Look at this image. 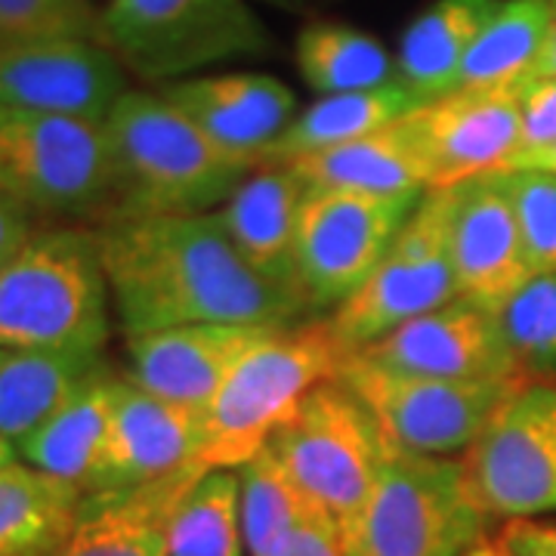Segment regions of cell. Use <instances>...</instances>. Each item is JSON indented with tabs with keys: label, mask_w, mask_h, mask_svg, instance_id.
I'll return each instance as SVG.
<instances>
[{
	"label": "cell",
	"mask_w": 556,
	"mask_h": 556,
	"mask_svg": "<svg viewBox=\"0 0 556 556\" xmlns=\"http://www.w3.org/2000/svg\"><path fill=\"white\" fill-rule=\"evenodd\" d=\"M124 338L182 325H294L298 300L257 276L211 214L124 217L97 226Z\"/></svg>",
	"instance_id": "obj_1"
},
{
	"label": "cell",
	"mask_w": 556,
	"mask_h": 556,
	"mask_svg": "<svg viewBox=\"0 0 556 556\" xmlns=\"http://www.w3.org/2000/svg\"><path fill=\"white\" fill-rule=\"evenodd\" d=\"M105 130L115 159V211L109 219L211 214L251 174L161 90H127L105 118Z\"/></svg>",
	"instance_id": "obj_2"
},
{
	"label": "cell",
	"mask_w": 556,
	"mask_h": 556,
	"mask_svg": "<svg viewBox=\"0 0 556 556\" xmlns=\"http://www.w3.org/2000/svg\"><path fill=\"white\" fill-rule=\"evenodd\" d=\"M112 338V291L97 229L40 226L0 263V346L102 353Z\"/></svg>",
	"instance_id": "obj_3"
},
{
	"label": "cell",
	"mask_w": 556,
	"mask_h": 556,
	"mask_svg": "<svg viewBox=\"0 0 556 556\" xmlns=\"http://www.w3.org/2000/svg\"><path fill=\"white\" fill-rule=\"evenodd\" d=\"M346 350L328 318L273 328L223 380L199 420L195 460L207 470H236L263 452L303 396L334 378Z\"/></svg>",
	"instance_id": "obj_4"
},
{
	"label": "cell",
	"mask_w": 556,
	"mask_h": 556,
	"mask_svg": "<svg viewBox=\"0 0 556 556\" xmlns=\"http://www.w3.org/2000/svg\"><path fill=\"white\" fill-rule=\"evenodd\" d=\"M485 526L460 457L415 455L387 442L378 479L340 538L346 556H464Z\"/></svg>",
	"instance_id": "obj_5"
},
{
	"label": "cell",
	"mask_w": 556,
	"mask_h": 556,
	"mask_svg": "<svg viewBox=\"0 0 556 556\" xmlns=\"http://www.w3.org/2000/svg\"><path fill=\"white\" fill-rule=\"evenodd\" d=\"M0 189L43 226H102L115 211L105 124L0 109Z\"/></svg>",
	"instance_id": "obj_6"
},
{
	"label": "cell",
	"mask_w": 556,
	"mask_h": 556,
	"mask_svg": "<svg viewBox=\"0 0 556 556\" xmlns=\"http://www.w3.org/2000/svg\"><path fill=\"white\" fill-rule=\"evenodd\" d=\"M100 40L127 75L159 87L219 62L266 56L273 47L248 0H109Z\"/></svg>",
	"instance_id": "obj_7"
},
{
	"label": "cell",
	"mask_w": 556,
	"mask_h": 556,
	"mask_svg": "<svg viewBox=\"0 0 556 556\" xmlns=\"http://www.w3.org/2000/svg\"><path fill=\"white\" fill-rule=\"evenodd\" d=\"M269 448L309 504L343 532L378 479L387 439L368 405L334 375L303 396Z\"/></svg>",
	"instance_id": "obj_8"
},
{
	"label": "cell",
	"mask_w": 556,
	"mask_h": 556,
	"mask_svg": "<svg viewBox=\"0 0 556 556\" xmlns=\"http://www.w3.org/2000/svg\"><path fill=\"white\" fill-rule=\"evenodd\" d=\"M448 229L452 189H427L375 273L328 313V325L346 356L457 298Z\"/></svg>",
	"instance_id": "obj_9"
},
{
	"label": "cell",
	"mask_w": 556,
	"mask_h": 556,
	"mask_svg": "<svg viewBox=\"0 0 556 556\" xmlns=\"http://www.w3.org/2000/svg\"><path fill=\"white\" fill-rule=\"evenodd\" d=\"M467 485L489 519L556 510V378H522L477 442L460 455Z\"/></svg>",
	"instance_id": "obj_10"
},
{
	"label": "cell",
	"mask_w": 556,
	"mask_h": 556,
	"mask_svg": "<svg viewBox=\"0 0 556 556\" xmlns=\"http://www.w3.org/2000/svg\"><path fill=\"white\" fill-rule=\"evenodd\" d=\"M338 378L368 405L390 445L437 457L464 455L522 380L417 378L383 371L358 356L340 362Z\"/></svg>",
	"instance_id": "obj_11"
},
{
	"label": "cell",
	"mask_w": 556,
	"mask_h": 556,
	"mask_svg": "<svg viewBox=\"0 0 556 556\" xmlns=\"http://www.w3.org/2000/svg\"><path fill=\"white\" fill-rule=\"evenodd\" d=\"M420 195L309 189L300 211L298 278L306 313H334L393 244Z\"/></svg>",
	"instance_id": "obj_12"
},
{
	"label": "cell",
	"mask_w": 556,
	"mask_h": 556,
	"mask_svg": "<svg viewBox=\"0 0 556 556\" xmlns=\"http://www.w3.org/2000/svg\"><path fill=\"white\" fill-rule=\"evenodd\" d=\"M127 68L97 38H0V109L105 124L127 93Z\"/></svg>",
	"instance_id": "obj_13"
},
{
	"label": "cell",
	"mask_w": 556,
	"mask_h": 556,
	"mask_svg": "<svg viewBox=\"0 0 556 556\" xmlns=\"http://www.w3.org/2000/svg\"><path fill=\"white\" fill-rule=\"evenodd\" d=\"M430 189L504 170L522 142L519 90L457 87L408 115Z\"/></svg>",
	"instance_id": "obj_14"
},
{
	"label": "cell",
	"mask_w": 556,
	"mask_h": 556,
	"mask_svg": "<svg viewBox=\"0 0 556 556\" xmlns=\"http://www.w3.org/2000/svg\"><path fill=\"white\" fill-rule=\"evenodd\" d=\"M350 356L378 365L383 371L417 375V378H522L497 334L492 309H482L460 298L399 325L390 334Z\"/></svg>",
	"instance_id": "obj_15"
},
{
	"label": "cell",
	"mask_w": 556,
	"mask_h": 556,
	"mask_svg": "<svg viewBox=\"0 0 556 556\" xmlns=\"http://www.w3.org/2000/svg\"><path fill=\"white\" fill-rule=\"evenodd\" d=\"M199 420L201 412L155 396L124 375L112 427L84 495L134 492L199 464Z\"/></svg>",
	"instance_id": "obj_16"
},
{
	"label": "cell",
	"mask_w": 556,
	"mask_h": 556,
	"mask_svg": "<svg viewBox=\"0 0 556 556\" xmlns=\"http://www.w3.org/2000/svg\"><path fill=\"white\" fill-rule=\"evenodd\" d=\"M448 251L457 298L492 313L532 276V263L526 257L517 214L501 174L452 186Z\"/></svg>",
	"instance_id": "obj_17"
},
{
	"label": "cell",
	"mask_w": 556,
	"mask_h": 556,
	"mask_svg": "<svg viewBox=\"0 0 556 556\" xmlns=\"http://www.w3.org/2000/svg\"><path fill=\"white\" fill-rule=\"evenodd\" d=\"M161 93L229 159L257 167L298 115V97L273 75H201L161 84Z\"/></svg>",
	"instance_id": "obj_18"
},
{
	"label": "cell",
	"mask_w": 556,
	"mask_h": 556,
	"mask_svg": "<svg viewBox=\"0 0 556 556\" xmlns=\"http://www.w3.org/2000/svg\"><path fill=\"white\" fill-rule=\"evenodd\" d=\"M285 325H182L127 338V380L204 412L241 356Z\"/></svg>",
	"instance_id": "obj_19"
},
{
	"label": "cell",
	"mask_w": 556,
	"mask_h": 556,
	"mask_svg": "<svg viewBox=\"0 0 556 556\" xmlns=\"http://www.w3.org/2000/svg\"><path fill=\"white\" fill-rule=\"evenodd\" d=\"M306 192L309 186L294 167L260 164L214 211L241 260L278 291L298 300L303 313L306 303L300 298L298 232Z\"/></svg>",
	"instance_id": "obj_20"
},
{
	"label": "cell",
	"mask_w": 556,
	"mask_h": 556,
	"mask_svg": "<svg viewBox=\"0 0 556 556\" xmlns=\"http://www.w3.org/2000/svg\"><path fill=\"white\" fill-rule=\"evenodd\" d=\"M204 470L189 464L134 492L84 495L72 532L50 556H167L174 510Z\"/></svg>",
	"instance_id": "obj_21"
},
{
	"label": "cell",
	"mask_w": 556,
	"mask_h": 556,
	"mask_svg": "<svg viewBox=\"0 0 556 556\" xmlns=\"http://www.w3.org/2000/svg\"><path fill=\"white\" fill-rule=\"evenodd\" d=\"M121 380L124 375L112 365L84 380L31 437H25L16 445L22 464L35 467L47 477L72 482L84 492V482L90 477L112 427Z\"/></svg>",
	"instance_id": "obj_22"
},
{
	"label": "cell",
	"mask_w": 556,
	"mask_h": 556,
	"mask_svg": "<svg viewBox=\"0 0 556 556\" xmlns=\"http://www.w3.org/2000/svg\"><path fill=\"white\" fill-rule=\"evenodd\" d=\"M405 118L378 134L288 161V167H294L309 189H343L362 195H424L430 189L427 167Z\"/></svg>",
	"instance_id": "obj_23"
},
{
	"label": "cell",
	"mask_w": 556,
	"mask_h": 556,
	"mask_svg": "<svg viewBox=\"0 0 556 556\" xmlns=\"http://www.w3.org/2000/svg\"><path fill=\"white\" fill-rule=\"evenodd\" d=\"M424 100L402 80L383 84L375 90L318 97L313 105H306L294 115L288 130L266 149L260 164H288V161L306 159L343 142L368 137V134H378L405 115H412Z\"/></svg>",
	"instance_id": "obj_24"
},
{
	"label": "cell",
	"mask_w": 556,
	"mask_h": 556,
	"mask_svg": "<svg viewBox=\"0 0 556 556\" xmlns=\"http://www.w3.org/2000/svg\"><path fill=\"white\" fill-rule=\"evenodd\" d=\"M497 0H437L417 16L399 43V80L424 102L457 90L464 60Z\"/></svg>",
	"instance_id": "obj_25"
},
{
	"label": "cell",
	"mask_w": 556,
	"mask_h": 556,
	"mask_svg": "<svg viewBox=\"0 0 556 556\" xmlns=\"http://www.w3.org/2000/svg\"><path fill=\"white\" fill-rule=\"evenodd\" d=\"M105 365L102 353L0 346V433L20 445Z\"/></svg>",
	"instance_id": "obj_26"
},
{
	"label": "cell",
	"mask_w": 556,
	"mask_h": 556,
	"mask_svg": "<svg viewBox=\"0 0 556 556\" xmlns=\"http://www.w3.org/2000/svg\"><path fill=\"white\" fill-rule=\"evenodd\" d=\"M84 492L28 464L0 473V556H50L72 532Z\"/></svg>",
	"instance_id": "obj_27"
},
{
	"label": "cell",
	"mask_w": 556,
	"mask_h": 556,
	"mask_svg": "<svg viewBox=\"0 0 556 556\" xmlns=\"http://www.w3.org/2000/svg\"><path fill=\"white\" fill-rule=\"evenodd\" d=\"M554 10V0H497L464 60L457 87L519 90L532 78Z\"/></svg>",
	"instance_id": "obj_28"
},
{
	"label": "cell",
	"mask_w": 556,
	"mask_h": 556,
	"mask_svg": "<svg viewBox=\"0 0 556 556\" xmlns=\"http://www.w3.org/2000/svg\"><path fill=\"white\" fill-rule=\"evenodd\" d=\"M298 68L318 97L375 90L399 80L396 60L378 38L338 22H313L300 31Z\"/></svg>",
	"instance_id": "obj_29"
},
{
	"label": "cell",
	"mask_w": 556,
	"mask_h": 556,
	"mask_svg": "<svg viewBox=\"0 0 556 556\" xmlns=\"http://www.w3.org/2000/svg\"><path fill=\"white\" fill-rule=\"evenodd\" d=\"M236 473H239L244 551L251 556H266L298 526L309 519H325L309 504V497L300 492L298 482L291 479L269 445L236 467Z\"/></svg>",
	"instance_id": "obj_30"
},
{
	"label": "cell",
	"mask_w": 556,
	"mask_h": 556,
	"mask_svg": "<svg viewBox=\"0 0 556 556\" xmlns=\"http://www.w3.org/2000/svg\"><path fill=\"white\" fill-rule=\"evenodd\" d=\"M167 556H244L236 470H204L182 495L170 519Z\"/></svg>",
	"instance_id": "obj_31"
},
{
	"label": "cell",
	"mask_w": 556,
	"mask_h": 556,
	"mask_svg": "<svg viewBox=\"0 0 556 556\" xmlns=\"http://www.w3.org/2000/svg\"><path fill=\"white\" fill-rule=\"evenodd\" d=\"M492 316L522 378H556V273H532Z\"/></svg>",
	"instance_id": "obj_32"
},
{
	"label": "cell",
	"mask_w": 556,
	"mask_h": 556,
	"mask_svg": "<svg viewBox=\"0 0 556 556\" xmlns=\"http://www.w3.org/2000/svg\"><path fill=\"white\" fill-rule=\"evenodd\" d=\"M517 214L519 236L532 273H556V174L497 170Z\"/></svg>",
	"instance_id": "obj_33"
},
{
	"label": "cell",
	"mask_w": 556,
	"mask_h": 556,
	"mask_svg": "<svg viewBox=\"0 0 556 556\" xmlns=\"http://www.w3.org/2000/svg\"><path fill=\"white\" fill-rule=\"evenodd\" d=\"M20 35L100 40V10L90 0H0V38Z\"/></svg>",
	"instance_id": "obj_34"
},
{
	"label": "cell",
	"mask_w": 556,
	"mask_h": 556,
	"mask_svg": "<svg viewBox=\"0 0 556 556\" xmlns=\"http://www.w3.org/2000/svg\"><path fill=\"white\" fill-rule=\"evenodd\" d=\"M519 118H522V142L519 152H538L556 142V78L526 80L519 87ZM514 155V159H517Z\"/></svg>",
	"instance_id": "obj_35"
},
{
	"label": "cell",
	"mask_w": 556,
	"mask_h": 556,
	"mask_svg": "<svg viewBox=\"0 0 556 556\" xmlns=\"http://www.w3.org/2000/svg\"><path fill=\"white\" fill-rule=\"evenodd\" d=\"M266 556H346L340 529L328 519H309L278 541Z\"/></svg>",
	"instance_id": "obj_36"
},
{
	"label": "cell",
	"mask_w": 556,
	"mask_h": 556,
	"mask_svg": "<svg viewBox=\"0 0 556 556\" xmlns=\"http://www.w3.org/2000/svg\"><path fill=\"white\" fill-rule=\"evenodd\" d=\"M497 541L507 556H556V522L510 519L504 522Z\"/></svg>",
	"instance_id": "obj_37"
},
{
	"label": "cell",
	"mask_w": 556,
	"mask_h": 556,
	"mask_svg": "<svg viewBox=\"0 0 556 556\" xmlns=\"http://www.w3.org/2000/svg\"><path fill=\"white\" fill-rule=\"evenodd\" d=\"M40 226L43 223L22 201L13 199L7 189H0V263L13 257Z\"/></svg>",
	"instance_id": "obj_38"
},
{
	"label": "cell",
	"mask_w": 556,
	"mask_h": 556,
	"mask_svg": "<svg viewBox=\"0 0 556 556\" xmlns=\"http://www.w3.org/2000/svg\"><path fill=\"white\" fill-rule=\"evenodd\" d=\"M504 170H554L556 174V142L538 152H522Z\"/></svg>",
	"instance_id": "obj_39"
},
{
	"label": "cell",
	"mask_w": 556,
	"mask_h": 556,
	"mask_svg": "<svg viewBox=\"0 0 556 556\" xmlns=\"http://www.w3.org/2000/svg\"><path fill=\"white\" fill-rule=\"evenodd\" d=\"M556 78V10H554V22H551V31H547V40L541 47V56H538L535 68H532V78Z\"/></svg>",
	"instance_id": "obj_40"
},
{
	"label": "cell",
	"mask_w": 556,
	"mask_h": 556,
	"mask_svg": "<svg viewBox=\"0 0 556 556\" xmlns=\"http://www.w3.org/2000/svg\"><path fill=\"white\" fill-rule=\"evenodd\" d=\"M20 448H16V442H10V439L0 433V473L3 470H10V467H16L20 464Z\"/></svg>",
	"instance_id": "obj_41"
},
{
	"label": "cell",
	"mask_w": 556,
	"mask_h": 556,
	"mask_svg": "<svg viewBox=\"0 0 556 556\" xmlns=\"http://www.w3.org/2000/svg\"><path fill=\"white\" fill-rule=\"evenodd\" d=\"M464 556H507L504 554V547H501V541H489V538H482V541H479V544H473V547H470V551H467V554Z\"/></svg>",
	"instance_id": "obj_42"
},
{
	"label": "cell",
	"mask_w": 556,
	"mask_h": 556,
	"mask_svg": "<svg viewBox=\"0 0 556 556\" xmlns=\"http://www.w3.org/2000/svg\"><path fill=\"white\" fill-rule=\"evenodd\" d=\"M554 7H556V0H554Z\"/></svg>",
	"instance_id": "obj_43"
}]
</instances>
